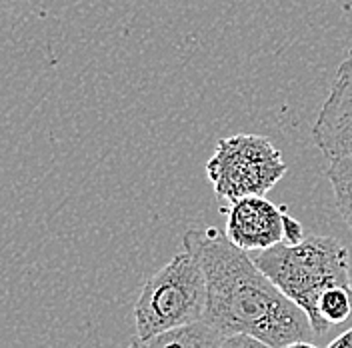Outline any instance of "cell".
<instances>
[{"instance_id":"7c38bea8","label":"cell","mask_w":352,"mask_h":348,"mask_svg":"<svg viewBox=\"0 0 352 348\" xmlns=\"http://www.w3.org/2000/svg\"><path fill=\"white\" fill-rule=\"evenodd\" d=\"M329 348H352V328L342 332L340 336H336L329 345Z\"/></svg>"},{"instance_id":"6da1fadb","label":"cell","mask_w":352,"mask_h":348,"mask_svg":"<svg viewBox=\"0 0 352 348\" xmlns=\"http://www.w3.org/2000/svg\"><path fill=\"white\" fill-rule=\"evenodd\" d=\"M188 250L206 276L204 320L222 336L252 334L274 348L312 340L307 312L292 303L219 228H192L184 235Z\"/></svg>"},{"instance_id":"52a82bcc","label":"cell","mask_w":352,"mask_h":348,"mask_svg":"<svg viewBox=\"0 0 352 348\" xmlns=\"http://www.w3.org/2000/svg\"><path fill=\"white\" fill-rule=\"evenodd\" d=\"M224 336L206 320L160 332L153 338H134L129 348H222Z\"/></svg>"},{"instance_id":"30bf717a","label":"cell","mask_w":352,"mask_h":348,"mask_svg":"<svg viewBox=\"0 0 352 348\" xmlns=\"http://www.w3.org/2000/svg\"><path fill=\"white\" fill-rule=\"evenodd\" d=\"M222 348H274L270 345H266L264 340L252 336V334H230V336H224L222 340Z\"/></svg>"},{"instance_id":"7a4b0ae2","label":"cell","mask_w":352,"mask_h":348,"mask_svg":"<svg viewBox=\"0 0 352 348\" xmlns=\"http://www.w3.org/2000/svg\"><path fill=\"white\" fill-rule=\"evenodd\" d=\"M250 259L286 296L307 312L314 334L330 328L320 316L318 303L329 288L352 290L351 254L332 237L308 235L296 244L278 242Z\"/></svg>"},{"instance_id":"8fae6325","label":"cell","mask_w":352,"mask_h":348,"mask_svg":"<svg viewBox=\"0 0 352 348\" xmlns=\"http://www.w3.org/2000/svg\"><path fill=\"white\" fill-rule=\"evenodd\" d=\"M305 237H307V235H305L302 224H300L294 217H290L285 210V242H288V244H296V242L305 240Z\"/></svg>"},{"instance_id":"ba28073f","label":"cell","mask_w":352,"mask_h":348,"mask_svg":"<svg viewBox=\"0 0 352 348\" xmlns=\"http://www.w3.org/2000/svg\"><path fill=\"white\" fill-rule=\"evenodd\" d=\"M327 178L334 193L336 208L352 232V156L332 158L327 168Z\"/></svg>"},{"instance_id":"4fadbf2b","label":"cell","mask_w":352,"mask_h":348,"mask_svg":"<svg viewBox=\"0 0 352 348\" xmlns=\"http://www.w3.org/2000/svg\"><path fill=\"white\" fill-rule=\"evenodd\" d=\"M283 348H318L316 345H312L310 340H296V342H290Z\"/></svg>"},{"instance_id":"277c9868","label":"cell","mask_w":352,"mask_h":348,"mask_svg":"<svg viewBox=\"0 0 352 348\" xmlns=\"http://www.w3.org/2000/svg\"><path fill=\"white\" fill-rule=\"evenodd\" d=\"M288 173L280 151L261 134L220 138L206 162V176L219 198L234 202L244 196H264Z\"/></svg>"},{"instance_id":"5b68a950","label":"cell","mask_w":352,"mask_h":348,"mask_svg":"<svg viewBox=\"0 0 352 348\" xmlns=\"http://www.w3.org/2000/svg\"><path fill=\"white\" fill-rule=\"evenodd\" d=\"M312 140L329 160L352 156V46L338 65L329 96L318 110Z\"/></svg>"},{"instance_id":"3957f363","label":"cell","mask_w":352,"mask_h":348,"mask_svg":"<svg viewBox=\"0 0 352 348\" xmlns=\"http://www.w3.org/2000/svg\"><path fill=\"white\" fill-rule=\"evenodd\" d=\"M206 276L200 262L182 250L151 276L134 306L138 338H153L160 332L204 320Z\"/></svg>"},{"instance_id":"8992f818","label":"cell","mask_w":352,"mask_h":348,"mask_svg":"<svg viewBox=\"0 0 352 348\" xmlns=\"http://www.w3.org/2000/svg\"><path fill=\"white\" fill-rule=\"evenodd\" d=\"M226 237L246 252L266 250L285 240V208L264 196H244L230 202Z\"/></svg>"},{"instance_id":"9c48e42d","label":"cell","mask_w":352,"mask_h":348,"mask_svg":"<svg viewBox=\"0 0 352 348\" xmlns=\"http://www.w3.org/2000/svg\"><path fill=\"white\" fill-rule=\"evenodd\" d=\"M320 316L327 325H342L352 314V290L349 288H329L318 303Z\"/></svg>"}]
</instances>
